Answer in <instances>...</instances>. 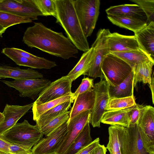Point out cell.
I'll return each mask as SVG.
<instances>
[{"mask_svg":"<svg viewBox=\"0 0 154 154\" xmlns=\"http://www.w3.org/2000/svg\"><path fill=\"white\" fill-rule=\"evenodd\" d=\"M95 55L94 49L91 47L82 54L78 63L66 76L72 82L82 75H84L91 67Z\"/></svg>","mask_w":154,"mask_h":154,"instance_id":"obj_23","label":"cell"},{"mask_svg":"<svg viewBox=\"0 0 154 154\" xmlns=\"http://www.w3.org/2000/svg\"><path fill=\"white\" fill-rule=\"evenodd\" d=\"M32 21V20L27 18L6 12L0 11V25L5 28L7 29L16 24L31 23Z\"/></svg>","mask_w":154,"mask_h":154,"instance_id":"obj_32","label":"cell"},{"mask_svg":"<svg viewBox=\"0 0 154 154\" xmlns=\"http://www.w3.org/2000/svg\"><path fill=\"white\" fill-rule=\"evenodd\" d=\"M4 119V116L2 113L0 112V124L2 122Z\"/></svg>","mask_w":154,"mask_h":154,"instance_id":"obj_46","label":"cell"},{"mask_svg":"<svg viewBox=\"0 0 154 154\" xmlns=\"http://www.w3.org/2000/svg\"><path fill=\"white\" fill-rule=\"evenodd\" d=\"M11 144L0 137V154H11L9 147Z\"/></svg>","mask_w":154,"mask_h":154,"instance_id":"obj_42","label":"cell"},{"mask_svg":"<svg viewBox=\"0 0 154 154\" xmlns=\"http://www.w3.org/2000/svg\"><path fill=\"white\" fill-rule=\"evenodd\" d=\"M67 121L34 146L32 154H56L67 133Z\"/></svg>","mask_w":154,"mask_h":154,"instance_id":"obj_13","label":"cell"},{"mask_svg":"<svg viewBox=\"0 0 154 154\" xmlns=\"http://www.w3.org/2000/svg\"><path fill=\"white\" fill-rule=\"evenodd\" d=\"M121 154V153L119 151V152H117V153H116L115 154Z\"/></svg>","mask_w":154,"mask_h":154,"instance_id":"obj_47","label":"cell"},{"mask_svg":"<svg viewBox=\"0 0 154 154\" xmlns=\"http://www.w3.org/2000/svg\"><path fill=\"white\" fill-rule=\"evenodd\" d=\"M139 6L145 13L147 18V25L154 22V0H130Z\"/></svg>","mask_w":154,"mask_h":154,"instance_id":"obj_36","label":"cell"},{"mask_svg":"<svg viewBox=\"0 0 154 154\" xmlns=\"http://www.w3.org/2000/svg\"><path fill=\"white\" fill-rule=\"evenodd\" d=\"M134 76L132 70L126 79L119 85L113 86L108 85V90L110 99L134 96Z\"/></svg>","mask_w":154,"mask_h":154,"instance_id":"obj_27","label":"cell"},{"mask_svg":"<svg viewBox=\"0 0 154 154\" xmlns=\"http://www.w3.org/2000/svg\"><path fill=\"white\" fill-rule=\"evenodd\" d=\"M136 103L134 96L110 99L107 109L108 111L124 109L132 107Z\"/></svg>","mask_w":154,"mask_h":154,"instance_id":"obj_33","label":"cell"},{"mask_svg":"<svg viewBox=\"0 0 154 154\" xmlns=\"http://www.w3.org/2000/svg\"><path fill=\"white\" fill-rule=\"evenodd\" d=\"M107 17L113 24L130 30L134 33L147 25L146 22L141 20L122 15H108Z\"/></svg>","mask_w":154,"mask_h":154,"instance_id":"obj_25","label":"cell"},{"mask_svg":"<svg viewBox=\"0 0 154 154\" xmlns=\"http://www.w3.org/2000/svg\"><path fill=\"white\" fill-rule=\"evenodd\" d=\"M100 144V138H97L88 145L83 147L75 154H91Z\"/></svg>","mask_w":154,"mask_h":154,"instance_id":"obj_39","label":"cell"},{"mask_svg":"<svg viewBox=\"0 0 154 154\" xmlns=\"http://www.w3.org/2000/svg\"><path fill=\"white\" fill-rule=\"evenodd\" d=\"M110 53L125 61L132 69L141 62L148 60L154 61L141 49Z\"/></svg>","mask_w":154,"mask_h":154,"instance_id":"obj_29","label":"cell"},{"mask_svg":"<svg viewBox=\"0 0 154 154\" xmlns=\"http://www.w3.org/2000/svg\"><path fill=\"white\" fill-rule=\"evenodd\" d=\"M72 94L63 96L39 105L33 104L32 107L33 120L35 121L44 113L62 103L72 100Z\"/></svg>","mask_w":154,"mask_h":154,"instance_id":"obj_31","label":"cell"},{"mask_svg":"<svg viewBox=\"0 0 154 154\" xmlns=\"http://www.w3.org/2000/svg\"><path fill=\"white\" fill-rule=\"evenodd\" d=\"M56 23L64 30L67 37L78 50L85 52L90 48L74 8L73 0H55Z\"/></svg>","mask_w":154,"mask_h":154,"instance_id":"obj_2","label":"cell"},{"mask_svg":"<svg viewBox=\"0 0 154 154\" xmlns=\"http://www.w3.org/2000/svg\"><path fill=\"white\" fill-rule=\"evenodd\" d=\"M32 149L23 146L11 144L9 147L11 154H25L31 152Z\"/></svg>","mask_w":154,"mask_h":154,"instance_id":"obj_40","label":"cell"},{"mask_svg":"<svg viewBox=\"0 0 154 154\" xmlns=\"http://www.w3.org/2000/svg\"><path fill=\"white\" fill-rule=\"evenodd\" d=\"M137 125L145 148L150 154H154V111L149 108L142 110Z\"/></svg>","mask_w":154,"mask_h":154,"instance_id":"obj_12","label":"cell"},{"mask_svg":"<svg viewBox=\"0 0 154 154\" xmlns=\"http://www.w3.org/2000/svg\"><path fill=\"white\" fill-rule=\"evenodd\" d=\"M106 12L107 15H122L138 19L147 23V18L145 13L140 7L136 4H126L111 6L106 10Z\"/></svg>","mask_w":154,"mask_h":154,"instance_id":"obj_21","label":"cell"},{"mask_svg":"<svg viewBox=\"0 0 154 154\" xmlns=\"http://www.w3.org/2000/svg\"><path fill=\"white\" fill-rule=\"evenodd\" d=\"M72 103L71 100L65 102L41 115L35 121L39 129L53 119L68 112Z\"/></svg>","mask_w":154,"mask_h":154,"instance_id":"obj_28","label":"cell"},{"mask_svg":"<svg viewBox=\"0 0 154 154\" xmlns=\"http://www.w3.org/2000/svg\"><path fill=\"white\" fill-rule=\"evenodd\" d=\"M34 0L42 16L56 17L57 10L55 0Z\"/></svg>","mask_w":154,"mask_h":154,"instance_id":"obj_35","label":"cell"},{"mask_svg":"<svg viewBox=\"0 0 154 154\" xmlns=\"http://www.w3.org/2000/svg\"><path fill=\"white\" fill-rule=\"evenodd\" d=\"M127 131V154H150L144 147L137 124L130 125Z\"/></svg>","mask_w":154,"mask_h":154,"instance_id":"obj_20","label":"cell"},{"mask_svg":"<svg viewBox=\"0 0 154 154\" xmlns=\"http://www.w3.org/2000/svg\"><path fill=\"white\" fill-rule=\"evenodd\" d=\"M91 112V110H89L68 119L67 133L56 154H65L86 124L90 122Z\"/></svg>","mask_w":154,"mask_h":154,"instance_id":"obj_10","label":"cell"},{"mask_svg":"<svg viewBox=\"0 0 154 154\" xmlns=\"http://www.w3.org/2000/svg\"><path fill=\"white\" fill-rule=\"evenodd\" d=\"M108 29H100L98 31L96 39L91 47L94 50L95 55L92 64L89 70L84 74L96 78L104 79L101 66L105 56L110 53L106 42V37L110 33Z\"/></svg>","mask_w":154,"mask_h":154,"instance_id":"obj_7","label":"cell"},{"mask_svg":"<svg viewBox=\"0 0 154 154\" xmlns=\"http://www.w3.org/2000/svg\"></svg>","mask_w":154,"mask_h":154,"instance_id":"obj_49","label":"cell"},{"mask_svg":"<svg viewBox=\"0 0 154 154\" xmlns=\"http://www.w3.org/2000/svg\"><path fill=\"white\" fill-rule=\"evenodd\" d=\"M11 78L14 79H28L43 78L42 74L31 69H21L6 65L0 64V79Z\"/></svg>","mask_w":154,"mask_h":154,"instance_id":"obj_19","label":"cell"},{"mask_svg":"<svg viewBox=\"0 0 154 154\" xmlns=\"http://www.w3.org/2000/svg\"><path fill=\"white\" fill-rule=\"evenodd\" d=\"M10 49L13 52L17 54L20 56L31 60H37L40 58L34 55L29 53L22 49L15 48H10Z\"/></svg>","mask_w":154,"mask_h":154,"instance_id":"obj_41","label":"cell"},{"mask_svg":"<svg viewBox=\"0 0 154 154\" xmlns=\"http://www.w3.org/2000/svg\"><path fill=\"white\" fill-rule=\"evenodd\" d=\"M141 105L136 103L133 106L129 113V125L137 124Z\"/></svg>","mask_w":154,"mask_h":154,"instance_id":"obj_38","label":"cell"},{"mask_svg":"<svg viewBox=\"0 0 154 154\" xmlns=\"http://www.w3.org/2000/svg\"><path fill=\"white\" fill-rule=\"evenodd\" d=\"M7 29L0 25V37H2V34L5 32Z\"/></svg>","mask_w":154,"mask_h":154,"instance_id":"obj_45","label":"cell"},{"mask_svg":"<svg viewBox=\"0 0 154 154\" xmlns=\"http://www.w3.org/2000/svg\"><path fill=\"white\" fill-rule=\"evenodd\" d=\"M101 70L109 85L116 86L123 82L132 71L131 67L123 60L111 53L105 57Z\"/></svg>","mask_w":154,"mask_h":154,"instance_id":"obj_4","label":"cell"},{"mask_svg":"<svg viewBox=\"0 0 154 154\" xmlns=\"http://www.w3.org/2000/svg\"><path fill=\"white\" fill-rule=\"evenodd\" d=\"M0 11L27 18L32 21L42 16L34 0H0Z\"/></svg>","mask_w":154,"mask_h":154,"instance_id":"obj_9","label":"cell"},{"mask_svg":"<svg viewBox=\"0 0 154 154\" xmlns=\"http://www.w3.org/2000/svg\"><path fill=\"white\" fill-rule=\"evenodd\" d=\"M23 42L31 48H35L64 60L76 57L79 50L62 32L48 28L41 22H34L28 27Z\"/></svg>","mask_w":154,"mask_h":154,"instance_id":"obj_1","label":"cell"},{"mask_svg":"<svg viewBox=\"0 0 154 154\" xmlns=\"http://www.w3.org/2000/svg\"><path fill=\"white\" fill-rule=\"evenodd\" d=\"M132 107L124 109L108 110L103 114L101 122L111 125L128 127L129 125L130 112Z\"/></svg>","mask_w":154,"mask_h":154,"instance_id":"obj_24","label":"cell"},{"mask_svg":"<svg viewBox=\"0 0 154 154\" xmlns=\"http://www.w3.org/2000/svg\"><path fill=\"white\" fill-rule=\"evenodd\" d=\"M154 73L153 72L152 74V75L151 77V83L149 85V87L151 90L152 99L153 104H154Z\"/></svg>","mask_w":154,"mask_h":154,"instance_id":"obj_44","label":"cell"},{"mask_svg":"<svg viewBox=\"0 0 154 154\" xmlns=\"http://www.w3.org/2000/svg\"><path fill=\"white\" fill-rule=\"evenodd\" d=\"M32 154V151L31 152H30L28 153H26V154Z\"/></svg>","mask_w":154,"mask_h":154,"instance_id":"obj_48","label":"cell"},{"mask_svg":"<svg viewBox=\"0 0 154 154\" xmlns=\"http://www.w3.org/2000/svg\"><path fill=\"white\" fill-rule=\"evenodd\" d=\"M154 65V61L148 60L139 63L134 67V87L138 82L150 84Z\"/></svg>","mask_w":154,"mask_h":154,"instance_id":"obj_26","label":"cell"},{"mask_svg":"<svg viewBox=\"0 0 154 154\" xmlns=\"http://www.w3.org/2000/svg\"><path fill=\"white\" fill-rule=\"evenodd\" d=\"M34 103L23 106L6 104L2 113L4 119L0 124V135L13 127L32 107Z\"/></svg>","mask_w":154,"mask_h":154,"instance_id":"obj_16","label":"cell"},{"mask_svg":"<svg viewBox=\"0 0 154 154\" xmlns=\"http://www.w3.org/2000/svg\"><path fill=\"white\" fill-rule=\"evenodd\" d=\"M109 142L106 148L110 154L120 152L121 154H127L128 142L126 127L112 125L108 128Z\"/></svg>","mask_w":154,"mask_h":154,"instance_id":"obj_14","label":"cell"},{"mask_svg":"<svg viewBox=\"0 0 154 154\" xmlns=\"http://www.w3.org/2000/svg\"><path fill=\"white\" fill-rule=\"evenodd\" d=\"M108 84L104 79L94 84L93 88L95 98L94 106L91 110L90 123L94 127H100L103 114L108 111L107 108L110 99L108 90Z\"/></svg>","mask_w":154,"mask_h":154,"instance_id":"obj_6","label":"cell"},{"mask_svg":"<svg viewBox=\"0 0 154 154\" xmlns=\"http://www.w3.org/2000/svg\"><path fill=\"white\" fill-rule=\"evenodd\" d=\"M2 53L11 59L17 64L38 69H50L57 66L53 61L40 57L37 60H33L22 57L12 51L10 48L2 49Z\"/></svg>","mask_w":154,"mask_h":154,"instance_id":"obj_17","label":"cell"},{"mask_svg":"<svg viewBox=\"0 0 154 154\" xmlns=\"http://www.w3.org/2000/svg\"><path fill=\"white\" fill-rule=\"evenodd\" d=\"M107 149L106 147L104 145L100 144L95 148L91 154H106Z\"/></svg>","mask_w":154,"mask_h":154,"instance_id":"obj_43","label":"cell"},{"mask_svg":"<svg viewBox=\"0 0 154 154\" xmlns=\"http://www.w3.org/2000/svg\"><path fill=\"white\" fill-rule=\"evenodd\" d=\"M7 86L14 88L22 97H28L33 100L36 99L41 92L51 83L48 79L37 78L14 80L13 81L1 80Z\"/></svg>","mask_w":154,"mask_h":154,"instance_id":"obj_8","label":"cell"},{"mask_svg":"<svg viewBox=\"0 0 154 154\" xmlns=\"http://www.w3.org/2000/svg\"><path fill=\"white\" fill-rule=\"evenodd\" d=\"M90 122L87 123L64 154H75L92 141L91 136Z\"/></svg>","mask_w":154,"mask_h":154,"instance_id":"obj_30","label":"cell"},{"mask_svg":"<svg viewBox=\"0 0 154 154\" xmlns=\"http://www.w3.org/2000/svg\"><path fill=\"white\" fill-rule=\"evenodd\" d=\"M106 42L110 53L140 49L134 35L110 32L107 36Z\"/></svg>","mask_w":154,"mask_h":154,"instance_id":"obj_15","label":"cell"},{"mask_svg":"<svg viewBox=\"0 0 154 154\" xmlns=\"http://www.w3.org/2000/svg\"><path fill=\"white\" fill-rule=\"evenodd\" d=\"M43 135L36 124L32 125L24 120L22 122L17 123L0 137L11 144L32 149L43 138Z\"/></svg>","mask_w":154,"mask_h":154,"instance_id":"obj_3","label":"cell"},{"mask_svg":"<svg viewBox=\"0 0 154 154\" xmlns=\"http://www.w3.org/2000/svg\"><path fill=\"white\" fill-rule=\"evenodd\" d=\"M72 82L66 75L51 82L39 94L34 104L39 105L63 96L72 95Z\"/></svg>","mask_w":154,"mask_h":154,"instance_id":"obj_11","label":"cell"},{"mask_svg":"<svg viewBox=\"0 0 154 154\" xmlns=\"http://www.w3.org/2000/svg\"><path fill=\"white\" fill-rule=\"evenodd\" d=\"M95 98L93 88L79 95L74 100L72 107L69 111V119L83 112L91 110L94 105Z\"/></svg>","mask_w":154,"mask_h":154,"instance_id":"obj_22","label":"cell"},{"mask_svg":"<svg viewBox=\"0 0 154 154\" xmlns=\"http://www.w3.org/2000/svg\"><path fill=\"white\" fill-rule=\"evenodd\" d=\"M134 33L140 49L154 60V22Z\"/></svg>","mask_w":154,"mask_h":154,"instance_id":"obj_18","label":"cell"},{"mask_svg":"<svg viewBox=\"0 0 154 154\" xmlns=\"http://www.w3.org/2000/svg\"><path fill=\"white\" fill-rule=\"evenodd\" d=\"M94 80L88 77L84 78L82 80V82L79 87L74 93L72 94V102L79 94L89 91L94 87Z\"/></svg>","mask_w":154,"mask_h":154,"instance_id":"obj_37","label":"cell"},{"mask_svg":"<svg viewBox=\"0 0 154 154\" xmlns=\"http://www.w3.org/2000/svg\"><path fill=\"white\" fill-rule=\"evenodd\" d=\"M69 113V111L56 117L42 127L40 130L45 137L49 135L68 120Z\"/></svg>","mask_w":154,"mask_h":154,"instance_id":"obj_34","label":"cell"},{"mask_svg":"<svg viewBox=\"0 0 154 154\" xmlns=\"http://www.w3.org/2000/svg\"><path fill=\"white\" fill-rule=\"evenodd\" d=\"M76 12L84 33L87 38L92 34L100 13L99 0H73Z\"/></svg>","mask_w":154,"mask_h":154,"instance_id":"obj_5","label":"cell"}]
</instances>
